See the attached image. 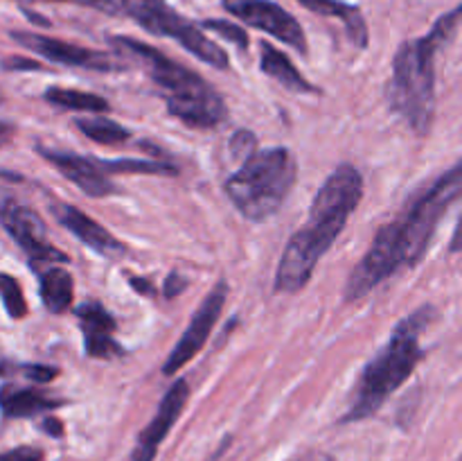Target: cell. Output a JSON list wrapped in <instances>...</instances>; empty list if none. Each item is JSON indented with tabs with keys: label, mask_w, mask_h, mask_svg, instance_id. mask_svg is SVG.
Instances as JSON below:
<instances>
[{
	"label": "cell",
	"mask_w": 462,
	"mask_h": 461,
	"mask_svg": "<svg viewBox=\"0 0 462 461\" xmlns=\"http://www.w3.org/2000/svg\"><path fill=\"white\" fill-rule=\"evenodd\" d=\"M260 66L262 72L271 80L278 81L280 86H284L291 93H300V95H320V89L311 81H307L305 77L300 75L296 66H293L291 59L282 52V50L273 48L269 41H262L260 43Z\"/></svg>",
	"instance_id": "obj_16"
},
{
	"label": "cell",
	"mask_w": 462,
	"mask_h": 461,
	"mask_svg": "<svg viewBox=\"0 0 462 461\" xmlns=\"http://www.w3.org/2000/svg\"><path fill=\"white\" fill-rule=\"evenodd\" d=\"M0 461H43V450L32 446H18L12 450L3 452Z\"/></svg>",
	"instance_id": "obj_27"
},
{
	"label": "cell",
	"mask_w": 462,
	"mask_h": 461,
	"mask_svg": "<svg viewBox=\"0 0 462 461\" xmlns=\"http://www.w3.org/2000/svg\"><path fill=\"white\" fill-rule=\"evenodd\" d=\"M108 43L143 63L171 118L194 129H215L228 118L224 98L188 66L131 36H108Z\"/></svg>",
	"instance_id": "obj_5"
},
{
	"label": "cell",
	"mask_w": 462,
	"mask_h": 461,
	"mask_svg": "<svg viewBox=\"0 0 462 461\" xmlns=\"http://www.w3.org/2000/svg\"><path fill=\"white\" fill-rule=\"evenodd\" d=\"M75 127L86 138L99 145H122L131 138V131L126 127L108 118H77Z\"/></svg>",
	"instance_id": "obj_21"
},
{
	"label": "cell",
	"mask_w": 462,
	"mask_h": 461,
	"mask_svg": "<svg viewBox=\"0 0 462 461\" xmlns=\"http://www.w3.org/2000/svg\"><path fill=\"white\" fill-rule=\"evenodd\" d=\"M221 5L235 18L255 27V30L266 32L273 39L282 41L284 45L293 48L302 57L310 54V45H307L302 25L282 5L273 3V0H221Z\"/></svg>",
	"instance_id": "obj_9"
},
{
	"label": "cell",
	"mask_w": 462,
	"mask_h": 461,
	"mask_svg": "<svg viewBox=\"0 0 462 461\" xmlns=\"http://www.w3.org/2000/svg\"><path fill=\"white\" fill-rule=\"evenodd\" d=\"M462 193V158L442 172L427 190L411 199L400 217L382 226L373 238L365 256L347 278L343 301L355 303L373 292L379 283L395 274L400 267L420 265L427 256L429 242L445 212Z\"/></svg>",
	"instance_id": "obj_1"
},
{
	"label": "cell",
	"mask_w": 462,
	"mask_h": 461,
	"mask_svg": "<svg viewBox=\"0 0 462 461\" xmlns=\"http://www.w3.org/2000/svg\"><path fill=\"white\" fill-rule=\"evenodd\" d=\"M106 174H158L176 176L179 167L165 161H144V158H116V161H99Z\"/></svg>",
	"instance_id": "obj_22"
},
{
	"label": "cell",
	"mask_w": 462,
	"mask_h": 461,
	"mask_svg": "<svg viewBox=\"0 0 462 461\" xmlns=\"http://www.w3.org/2000/svg\"><path fill=\"white\" fill-rule=\"evenodd\" d=\"M460 23L462 3L442 14L427 34L402 43L393 57L388 104L420 138L429 136L436 116V57L454 39Z\"/></svg>",
	"instance_id": "obj_3"
},
{
	"label": "cell",
	"mask_w": 462,
	"mask_h": 461,
	"mask_svg": "<svg viewBox=\"0 0 462 461\" xmlns=\"http://www.w3.org/2000/svg\"><path fill=\"white\" fill-rule=\"evenodd\" d=\"M63 400L45 396L39 389H14L9 384L3 387V416L5 419H30L61 407Z\"/></svg>",
	"instance_id": "obj_18"
},
{
	"label": "cell",
	"mask_w": 462,
	"mask_h": 461,
	"mask_svg": "<svg viewBox=\"0 0 462 461\" xmlns=\"http://www.w3.org/2000/svg\"><path fill=\"white\" fill-rule=\"evenodd\" d=\"M129 283H131V287H134L138 294H147V296H153V294H156V287L152 285V280H144V278H138V276H131Z\"/></svg>",
	"instance_id": "obj_31"
},
{
	"label": "cell",
	"mask_w": 462,
	"mask_h": 461,
	"mask_svg": "<svg viewBox=\"0 0 462 461\" xmlns=\"http://www.w3.org/2000/svg\"><path fill=\"white\" fill-rule=\"evenodd\" d=\"M79 319L81 334H84L86 355L95 360H108V357L122 355L120 343L116 342V319L108 315L106 307L97 301H86L84 306L75 307Z\"/></svg>",
	"instance_id": "obj_15"
},
{
	"label": "cell",
	"mask_w": 462,
	"mask_h": 461,
	"mask_svg": "<svg viewBox=\"0 0 462 461\" xmlns=\"http://www.w3.org/2000/svg\"><path fill=\"white\" fill-rule=\"evenodd\" d=\"M9 39L16 41L23 48L32 50V52L41 54L43 59L52 63H61V66H75L86 68V71L95 72H120L125 71V63L113 54L102 52V50H90L84 45L68 43V41L52 39V36L39 34V32H9Z\"/></svg>",
	"instance_id": "obj_10"
},
{
	"label": "cell",
	"mask_w": 462,
	"mask_h": 461,
	"mask_svg": "<svg viewBox=\"0 0 462 461\" xmlns=\"http://www.w3.org/2000/svg\"><path fill=\"white\" fill-rule=\"evenodd\" d=\"M298 3L310 9V12L319 14V16L338 18L346 25L347 39L352 41V45L359 50L368 48V23H365L364 14L356 5L346 3V0H298Z\"/></svg>",
	"instance_id": "obj_17"
},
{
	"label": "cell",
	"mask_w": 462,
	"mask_h": 461,
	"mask_svg": "<svg viewBox=\"0 0 462 461\" xmlns=\"http://www.w3.org/2000/svg\"><path fill=\"white\" fill-rule=\"evenodd\" d=\"M201 25L206 27V30L217 32V34H219L221 39L230 41V43L237 45L239 50H246L248 48V34L242 30V27L235 25V23L221 21V18H208V21H203Z\"/></svg>",
	"instance_id": "obj_24"
},
{
	"label": "cell",
	"mask_w": 462,
	"mask_h": 461,
	"mask_svg": "<svg viewBox=\"0 0 462 461\" xmlns=\"http://www.w3.org/2000/svg\"><path fill=\"white\" fill-rule=\"evenodd\" d=\"M39 271V285H41V298L43 306L48 307L52 315H63L70 310L72 296H75V287H72V276L68 274L63 267L48 265L45 269Z\"/></svg>",
	"instance_id": "obj_19"
},
{
	"label": "cell",
	"mask_w": 462,
	"mask_h": 461,
	"mask_svg": "<svg viewBox=\"0 0 462 461\" xmlns=\"http://www.w3.org/2000/svg\"><path fill=\"white\" fill-rule=\"evenodd\" d=\"M45 102L52 107L68 108V111H90V113H104L111 108V104L104 98L95 93H84V90L72 89H59V86H50L43 93Z\"/></svg>",
	"instance_id": "obj_20"
},
{
	"label": "cell",
	"mask_w": 462,
	"mask_h": 461,
	"mask_svg": "<svg viewBox=\"0 0 462 461\" xmlns=\"http://www.w3.org/2000/svg\"><path fill=\"white\" fill-rule=\"evenodd\" d=\"M34 3H68L77 5V7L97 9V12L108 14V16H117L122 12V5L117 0H34Z\"/></svg>",
	"instance_id": "obj_25"
},
{
	"label": "cell",
	"mask_w": 462,
	"mask_h": 461,
	"mask_svg": "<svg viewBox=\"0 0 462 461\" xmlns=\"http://www.w3.org/2000/svg\"><path fill=\"white\" fill-rule=\"evenodd\" d=\"M226 298H228V283H226V280H219V283L210 289V294L203 298L199 310L194 312L192 319H189L185 333L180 334L176 346L171 348V353L167 355L165 364H162V373L165 375L179 373V371L183 369L188 362H192V357L206 346V342L212 334V328H215L221 312H224Z\"/></svg>",
	"instance_id": "obj_11"
},
{
	"label": "cell",
	"mask_w": 462,
	"mask_h": 461,
	"mask_svg": "<svg viewBox=\"0 0 462 461\" xmlns=\"http://www.w3.org/2000/svg\"><path fill=\"white\" fill-rule=\"evenodd\" d=\"M449 251H451V253H460V251H462V217L458 220V224H456L454 235H451Z\"/></svg>",
	"instance_id": "obj_33"
},
{
	"label": "cell",
	"mask_w": 462,
	"mask_h": 461,
	"mask_svg": "<svg viewBox=\"0 0 462 461\" xmlns=\"http://www.w3.org/2000/svg\"><path fill=\"white\" fill-rule=\"evenodd\" d=\"M50 211H52L54 220H57L63 229L70 230L81 244L93 249L99 256L111 258V260L126 256V247L116 238V235L108 233L99 221H95L93 217H88L84 211L72 206V203L54 199V202H50Z\"/></svg>",
	"instance_id": "obj_13"
},
{
	"label": "cell",
	"mask_w": 462,
	"mask_h": 461,
	"mask_svg": "<svg viewBox=\"0 0 462 461\" xmlns=\"http://www.w3.org/2000/svg\"><path fill=\"white\" fill-rule=\"evenodd\" d=\"M41 428H43L50 437H57V438L63 437V423L59 419H52V416H48V419L41 423Z\"/></svg>",
	"instance_id": "obj_32"
},
{
	"label": "cell",
	"mask_w": 462,
	"mask_h": 461,
	"mask_svg": "<svg viewBox=\"0 0 462 461\" xmlns=\"http://www.w3.org/2000/svg\"><path fill=\"white\" fill-rule=\"evenodd\" d=\"M458 461H462V455H460V459H458Z\"/></svg>",
	"instance_id": "obj_34"
},
{
	"label": "cell",
	"mask_w": 462,
	"mask_h": 461,
	"mask_svg": "<svg viewBox=\"0 0 462 461\" xmlns=\"http://www.w3.org/2000/svg\"><path fill=\"white\" fill-rule=\"evenodd\" d=\"M39 61H32V59L23 57H7L5 59V71H41Z\"/></svg>",
	"instance_id": "obj_30"
},
{
	"label": "cell",
	"mask_w": 462,
	"mask_h": 461,
	"mask_svg": "<svg viewBox=\"0 0 462 461\" xmlns=\"http://www.w3.org/2000/svg\"><path fill=\"white\" fill-rule=\"evenodd\" d=\"M230 152L239 158V161H246L253 152H255V134L242 129L233 136L230 140Z\"/></svg>",
	"instance_id": "obj_26"
},
{
	"label": "cell",
	"mask_w": 462,
	"mask_h": 461,
	"mask_svg": "<svg viewBox=\"0 0 462 461\" xmlns=\"http://www.w3.org/2000/svg\"><path fill=\"white\" fill-rule=\"evenodd\" d=\"M185 285H188V280L180 278L179 274H170L167 276L165 285H162V294H165V298H176L180 292H183Z\"/></svg>",
	"instance_id": "obj_29"
},
{
	"label": "cell",
	"mask_w": 462,
	"mask_h": 461,
	"mask_svg": "<svg viewBox=\"0 0 462 461\" xmlns=\"http://www.w3.org/2000/svg\"><path fill=\"white\" fill-rule=\"evenodd\" d=\"M364 197V176L350 163H341L325 179L310 208V220L291 235L275 271V292L296 294L314 276L320 258L329 251Z\"/></svg>",
	"instance_id": "obj_2"
},
{
	"label": "cell",
	"mask_w": 462,
	"mask_h": 461,
	"mask_svg": "<svg viewBox=\"0 0 462 461\" xmlns=\"http://www.w3.org/2000/svg\"><path fill=\"white\" fill-rule=\"evenodd\" d=\"M189 400V384L188 380H176L170 387V391L165 393V398L158 405V411L153 414V419L149 420L147 428L140 432L138 441H135L134 452H131L129 461H153L158 455V447L165 441L170 429L174 428L176 420L183 414L185 405Z\"/></svg>",
	"instance_id": "obj_12"
},
{
	"label": "cell",
	"mask_w": 462,
	"mask_h": 461,
	"mask_svg": "<svg viewBox=\"0 0 462 461\" xmlns=\"http://www.w3.org/2000/svg\"><path fill=\"white\" fill-rule=\"evenodd\" d=\"M36 152H39L50 165L57 167L68 181H72L81 193L88 194V197H106V194L117 193V188L106 176V170L102 167L99 158L59 152V149H48L43 147V145H39Z\"/></svg>",
	"instance_id": "obj_14"
},
{
	"label": "cell",
	"mask_w": 462,
	"mask_h": 461,
	"mask_svg": "<svg viewBox=\"0 0 462 461\" xmlns=\"http://www.w3.org/2000/svg\"><path fill=\"white\" fill-rule=\"evenodd\" d=\"M21 371L25 378L34 380V382H50V380L57 378L59 373L54 366H45V364H21Z\"/></svg>",
	"instance_id": "obj_28"
},
{
	"label": "cell",
	"mask_w": 462,
	"mask_h": 461,
	"mask_svg": "<svg viewBox=\"0 0 462 461\" xmlns=\"http://www.w3.org/2000/svg\"><path fill=\"white\" fill-rule=\"evenodd\" d=\"M117 3L122 5V12H126V16L134 18L149 34L174 39L189 54L201 59L203 63H210L212 68L226 71L230 66L226 50H221L215 41L208 39L201 27L194 25L189 18H185L176 9H171L165 0H117Z\"/></svg>",
	"instance_id": "obj_7"
},
{
	"label": "cell",
	"mask_w": 462,
	"mask_h": 461,
	"mask_svg": "<svg viewBox=\"0 0 462 461\" xmlns=\"http://www.w3.org/2000/svg\"><path fill=\"white\" fill-rule=\"evenodd\" d=\"M0 292H3V306L12 319H23L27 316V301L25 294H23L21 285L16 278H12L9 274L0 276Z\"/></svg>",
	"instance_id": "obj_23"
},
{
	"label": "cell",
	"mask_w": 462,
	"mask_h": 461,
	"mask_svg": "<svg viewBox=\"0 0 462 461\" xmlns=\"http://www.w3.org/2000/svg\"><path fill=\"white\" fill-rule=\"evenodd\" d=\"M298 179V163L287 147L253 152L228 176L224 190L248 221H266L282 208Z\"/></svg>",
	"instance_id": "obj_6"
},
{
	"label": "cell",
	"mask_w": 462,
	"mask_h": 461,
	"mask_svg": "<svg viewBox=\"0 0 462 461\" xmlns=\"http://www.w3.org/2000/svg\"><path fill=\"white\" fill-rule=\"evenodd\" d=\"M0 221L3 229L7 230L9 238L23 249L27 258H30L32 267L41 269V265H57V262H68V256L59 251L45 233V224L32 208L23 206V203L14 202L12 197L3 199L0 206Z\"/></svg>",
	"instance_id": "obj_8"
},
{
	"label": "cell",
	"mask_w": 462,
	"mask_h": 461,
	"mask_svg": "<svg viewBox=\"0 0 462 461\" xmlns=\"http://www.w3.org/2000/svg\"><path fill=\"white\" fill-rule=\"evenodd\" d=\"M433 316H436L433 306H422L395 325L388 342L361 369L359 380L352 389L350 407L341 423H359L374 416L379 407L411 378L415 366L424 357L420 337L429 328Z\"/></svg>",
	"instance_id": "obj_4"
}]
</instances>
